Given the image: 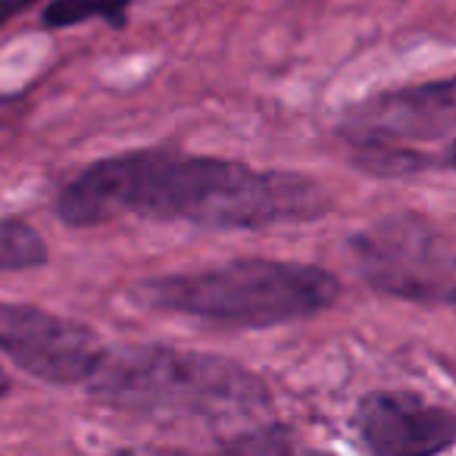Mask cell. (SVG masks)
<instances>
[{"label": "cell", "instance_id": "cell-7", "mask_svg": "<svg viewBox=\"0 0 456 456\" xmlns=\"http://www.w3.org/2000/svg\"><path fill=\"white\" fill-rule=\"evenodd\" d=\"M354 425L362 447L379 456H428L456 444V412L416 391H369L356 400Z\"/></svg>", "mask_w": 456, "mask_h": 456}, {"label": "cell", "instance_id": "cell-6", "mask_svg": "<svg viewBox=\"0 0 456 456\" xmlns=\"http://www.w3.org/2000/svg\"><path fill=\"white\" fill-rule=\"evenodd\" d=\"M338 134L356 141L387 144H431L456 134V76L437 82L403 85L381 91L350 107L338 122Z\"/></svg>", "mask_w": 456, "mask_h": 456}, {"label": "cell", "instance_id": "cell-12", "mask_svg": "<svg viewBox=\"0 0 456 456\" xmlns=\"http://www.w3.org/2000/svg\"><path fill=\"white\" fill-rule=\"evenodd\" d=\"M38 4H45V0H0V28L7 26V22H13L16 16L38 7Z\"/></svg>", "mask_w": 456, "mask_h": 456}, {"label": "cell", "instance_id": "cell-10", "mask_svg": "<svg viewBox=\"0 0 456 456\" xmlns=\"http://www.w3.org/2000/svg\"><path fill=\"white\" fill-rule=\"evenodd\" d=\"M128 10H132V0H51L41 13V26L60 32V28L101 20L113 28H122L128 22Z\"/></svg>", "mask_w": 456, "mask_h": 456}, {"label": "cell", "instance_id": "cell-5", "mask_svg": "<svg viewBox=\"0 0 456 456\" xmlns=\"http://www.w3.org/2000/svg\"><path fill=\"white\" fill-rule=\"evenodd\" d=\"M0 354L45 385H85L103 341L85 322L32 304H0Z\"/></svg>", "mask_w": 456, "mask_h": 456}, {"label": "cell", "instance_id": "cell-8", "mask_svg": "<svg viewBox=\"0 0 456 456\" xmlns=\"http://www.w3.org/2000/svg\"><path fill=\"white\" fill-rule=\"evenodd\" d=\"M350 163L360 172L385 182H400V178H416L422 172L437 169V157L422 153L410 144H387V141H356Z\"/></svg>", "mask_w": 456, "mask_h": 456}, {"label": "cell", "instance_id": "cell-2", "mask_svg": "<svg viewBox=\"0 0 456 456\" xmlns=\"http://www.w3.org/2000/svg\"><path fill=\"white\" fill-rule=\"evenodd\" d=\"M85 387L97 403L144 419L225 425L254 419L273 406L269 385L248 366L172 344L103 347Z\"/></svg>", "mask_w": 456, "mask_h": 456}, {"label": "cell", "instance_id": "cell-14", "mask_svg": "<svg viewBox=\"0 0 456 456\" xmlns=\"http://www.w3.org/2000/svg\"><path fill=\"white\" fill-rule=\"evenodd\" d=\"M437 169H456V134L450 138L447 151L437 157Z\"/></svg>", "mask_w": 456, "mask_h": 456}, {"label": "cell", "instance_id": "cell-4", "mask_svg": "<svg viewBox=\"0 0 456 456\" xmlns=\"http://www.w3.org/2000/svg\"><path fill=\"white\" fill-rule=\"evenodd\" d=\"M372 291L419 306H456V248L416 213H391L350 238Z\"/></svg>", "mask_w": 456, "mask_h": 456}, {"label": "cell", "instance_id": "cell-13", "mask_svg": "<svg viewBox=\"0 0 456 456\" xmlns=\"http://www.w3.org/2000/svg\"><path fill=\"white\" fill-rule=\"evenodd\" d=\"M16 113H20V101H16V97H4V94H0V128L10 126Z\"/></svg>", "mask_w": 456, "mask_h": 456}, {"label": "cell", "instance_id": "cell-15", "mask_svg": "<svg viewBox=\"0 0 456 456\" xmlns=\"http://www.w3.org/2000/svg\"><path fill=\"white\" fill-rule=\"evenodd\" d=\"M10 394V379H7V372L0 369V397H7Z\"/></svg>", "mask_w": 456, "mask_h": 456}, {"label": "cell", "instance_id": "cell-3", "mask_svg": "<svg viewBox=\"0 0 456 456\" xmlns=\"http://www.w3.org/2000/svg\"><path fill=\"white\" fill-rule=\"evenodd\" d=\"M138 306L232 329H273L331 310L341 281L316 263L241 256L219 266L144 279L128 291Z\"/></svg>", "mask_w": 456, "mask_h": 456}, {"label": "cell", "instance_id": "cell-11", "mask_svg": "<svg viewBox=\"0 0 456 456\" xmlns=\"http://www.w3.org/2000/svg\"><path fill=\"white\" fill-rule=\"evenodd\" d=\"M219 447L228 450V453H285V450H291V441H288L285 428L263 425V428L254 431H238L235 437L219 441Z\"/></svg>", "mask_w": 456, "mask_h": 456}, {"label": "cell", "instance_id": "cell-1", "mask_svg": "<svg viewBox=\"0 0 456 456\" xmlns=\"http://www.w3.org/2000/svg\"><path fill=\"white\" fill-rule=\"evenodd\" d=\"M53 209L69 228L138 216L209 232H263L319 222L335 209V197L304 172L254 169L241 159L141 147L88 163L63 184Z\"/></svg>", "mask_w": 456, "mask_h": 456}, {"label": "cell", "instance_id": "cell-9", "mask_svg": "<svg viewBox=\"0 0 456 456\" xmlns=\"http://www.w3.org/2000/svg\"><path fill=\"white\" fill-rule=\"evenodd\" d=\"M51 260L47 241L41 232L26 219H0V273H26L41 269Z\"/></svg>", "mask_w": 456, "mask_h": 456}]
</instances>
